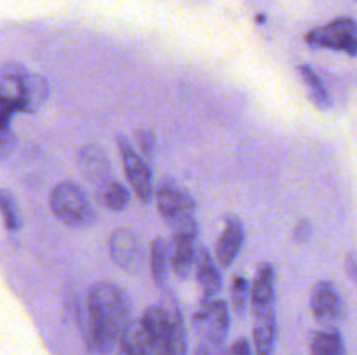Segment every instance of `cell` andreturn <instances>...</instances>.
<instances>
[{"label":"cell","instance_id":"cell-22","mask_svg":"<svg viewBox=\"0 0 357 355\" xmlns=\"http://www.w3.org/2000/svg\"><path fill=\"white\" fill-rule=\"evenodd\" d=\"M100 195L101 200L105 202V205L115 212L124 211L129 205V200H131V194H129L128 188L115 180H112L110 183L100 191Z\"/></svg>","mask_w":357,"mask_h":355},{"label":"cell","instance_id":"cell-15","mask_svg":"<svg viewBox=\"0 0 357 355\" xmlns=\"http://www.w3.org/2000/svg\"><path fill=\"white\" fill-rule=\"evenodd\" d=\"M246 239V228L236 214H227L223 219V230L216 242V260L223 268L232 267L239 256Z\"/></svg>","mask_w":357,"mask_h":355},{"label":"cell","instance_id":"cell-9","mask_svg":"<svg viewBox=\"0 0 357 355\" xmlns=\"http://www.w3.org/2000/svg\"><path fill=\"white\" fill-rule=\"evenodd\" d=\"M310 310L321 326L337 327L345 319V303L331 281H317L310 291Z\"/></svg>","mask_w":357,"mask_h":355},{"label":"cell","instance_id":"cell-8","mask_svg":"<svg viewBox=\"0 0 357 355\" xmlns=\"http://www.w3.org/2000/svg\"><path fill=\"white\" fill-rule=\"evenodd\" d=\"M117 146L119 152L122 157V166H124L126 178H128L129 184L135 190L136 197L139 198V202L143 204H149L152 200L153 195V187H152V169H150L149 164L138 155V152L135 150L132 143L129 141L126 136L119 134L117 136Z\"/></svg>","mask_w":357,"mask_h":355},{"label":"cell","instance_id":"cell-1","mask_svg":"<svg viewBox=\"0 0 357 355\" xmlns=\"http://www.w3.org/2000/svg\"><path fill=\"white\" fill-rule=\"evenodd\" d=\"M132 322V305L128 292L112 282L91 285L79 313L86 348L94 355H105L119 343Z\"/></svg>","mask_w":357,"mask_h":355},{"label":"cell","instance_id":"cell-13","mask_svg":"<svg viewBox=\"0 0 357 355\" xmlns=\"http://www.w3.org/2000/svg\"><path fill=\"white\" fill-rule=\"evenodd\" d=\"M77 162H79L77 166H79L82 176L100 191L114 180L110 160L100 145L82 146L79 157H77Z\"/></svg>","mask_w":357,"mask_h":355},{"label":"cell","instance_id":"cell-21","mask_svg":"<svg viewBox=\"0 0 357 355\" xmlns=\"http://www.w3.org/2000/svg\"><path fill=\"white\" fill-rule=\"evenodd\" d=\"M250 292L251 284L243 275H236L230 285V301H232V310L239 319H243L250 306Z\"/></svg>","mask_w":357,"mask_h":355},{"label":"cell","instance_id":"cell-11","mask_svg":"<svg viewBox=\"0 0 357 355\" xmlns=\"http://www.w3.org/2000/svg\"><path fill=\"white\" fill-rule=\"evenodd\" d=\"M197 221L173 230V240H171L169 247V267L173 268L174 275L181 281H185L194 268L195 253H197Z\"/></svg>","mask_w":357,"mask_h":355},{"label":"cell","instance_id":"cell-27","mask_svg":"<svg viewBox=\"0 0 357 355\" xmlns=\"http://www.w3.org/2000/svg\"><path fill=\"white\" fill-rule=\"evenodd\" d=\"M345 268H347V274H349V277H351V281L356 282V277H357V261H356L354 253H349L347 254Z\"/></svg>","mask_w":357,"mask_h":355},{"label":"cell","instance_id":"cell-19","mask_svg":"<svg viewBox=\"0 0 357 355\" xmlns=\"http://www.w3.org/2000/svg\"><path fill=\"white\" fill-rule=\"evenodd\" d=\"M0 214H2L6 230L17 233L23 228V216H21L20 207H17L16 198L6 188H0Z\"/></svg>","mask_w":357,"mask_h":355},{"label":"cell","instance_id":"cell-4","mask_svg":"<svg viewBox=\"0 0 357 355\" xmlns=\"http://www.w3.org/2000/svg\"><path fill=\"white\" fill-rule=\"evenodd\" d=\"M47 97L49 84L42 75L14 61L0 66V100L9 104L14 113H35Z\"/></svg>","mask_w":357,"mask_h":355},{"label":"cell","instance_id":"cell-6","mask_svg":"<svg viewBox=\"0 0 357 355\" xmlns=\"http://www.w3.org/2000/svg\"><path fill=\"white\" fill-rule=\"evenodd\" d=\"M157 211L171 230L197 221V207L190 191L178 181L167 178L155 191Z\"/></svg>","mask_w":357,"mask_h":355},{"label":"cell","instance_id":"cell-26","mask_svg":"<svg viewBox=\"0 0 357 355\" xmlns=\"http://www.w3.org/2000/svg\"><path fill=\"white\" fill-rule=\"evenodd\" d=\"M227 355H253V350H251V345L246 338H239L230 345Z\"/></svg>","mask_w":357,"mask_h":355},{"label":"cell","instance_id":"cell-16","mask_svg":"<svg viewBox=\"0 0 357 355\" xmlns=\"http://www.w3.org/2000/svg\"><path fill=\"white\" fill-rule=\"evenodd\" d=\"M300 79H302L303 86H305L307 93H309L310 101L316 104L319 110H331L333 108V100H331L330 90L326 89V86L323 84L321 77L317 75L316 70L310 68L309 65H300L296 68Z\"/></svg>","mask_w":357,"mask_h":355},{"label":"cell","instance_id":"cell-23","mask_svg":"<svg viewBox=\"0 0 357 355\" xmlns=\"http://www.w3.org/2000/svg\"><path fill=\"white\" fill-rule=\"evenodd\" d=\"M136 145H138L139 153L138 155L145 160L149 166H152L153 159H155V136H153L152 131H146V129H142V131L136 132Z\"/></svg>","mask_w":357,"mask_h":355},{"label":"cell","instance_id":"cell-12","mask_svg":"<svg viewBox=\"0 0 357 355\" xmlns=\"http://www.w3.org/2000/svg\"><path fill=\"white\" fill-rule=\"evenodd\" d=\"M110 258L119 268L128 274H139L145 261V251H143L142 239L138 233L129 228L115 230L108 240Z\"/></svg>","mask_w":357,"mask_h":355},{"label":"cell","instance_id":"cell-24","mask_svg":"<svg viewBox=\"0 0 357 355\" xmlns=\"http://www.w3.org/2000/svg\"><path fill=\"white\" fill-rule=\"evenodd\" d=\"M227 341L220 340H199L194 355H227Z\"/></svg>","mask_w":357,"mask_h":355},{"label":"cell","instance_id":"cell-25","mask_svg":"<svg viewBox=\"0 0 357 355\" xmlns=\"http://www.w3.org/2000/svg\"><path fill=\"white\" fill-rule=\"evenodd\" d=\"M312 233H314L312 223H310L309 219H300V221L296 223L295 230H293V240H295L298 246H303V244L309 242Z\"/></svg>","mask_w":357,"mask_h":355},{"label":"cell","instance_id":"cell-20","mask_svg":"<svg viewBox=\"0 0 357 355\" xmlns=\"http://www.w3.org/2000/svg\"><path fill=\"white\" fill-rule=\"evenodd\" d=\"M13 108L0 100V160L9 159L14 150V143H16L13 131Z\"/></svg>","mask_w":357,"mask_h":355},{"label":"cell","instance_id":"cell-2","mask_svg":"<svg viewBox=\"0 0 357 355\" xmlns=\"http://www.w3.org/2000/svg\"><path fill=\"white\" fill-rule=\"evenodd\" d=\"M122 355H187L188 341L180 306L152 305L132 319L119 338Z\"/></svg>","mask_w":357,"mask_h":355},{"label":"cell","instance_id":"cell-14","mask_svg":"<svg viewBox=\"0 0 357 355\" xmlns=\"http://www.w3.org/2000/svg\"><path fill=\"white\" fill-rule=\"evenodd\" d=\"M194 267L195 281H197L199 292H201L199 303L215 301L218 292L222 291V275H220L218 265L206 247H197Z\"/></svg>","mask_w":357,"mask_h":355},{"label":"cell","instance_id":"cell-17","mask_svg":"<svg viewBox=\"0 0 357 355\" xmlns=\"http://www.w3.org/2000/svg\"><path fill=\"white\" fill-rule=\"evenodd\" d=\"M310 354L312 355H347L345 340L337 327H326L317 331L310 338Z\"/></svg>","mask_w":357,"mask_h":355},{"label":"cell","instance_id":"cell-3","mask_svg":"<svg viewBox=\"0 0 357 355\" xmlns=\"http://www.w3.org/2000/svg\"><path fill=\"white\" fill-rule=\"evenodd\" d=\"M253 317L255 355H274L278 341L275 315V270L271 263L258 267L250 292Z\"/></svg>","mask_w":357,"mask_h":355},{"label":"cell","instance_id":"cell-5","mask_svg":"<svg viewBox=\"0 0 357 355\" xmlns=\"http://www.w3.org/2000/svg\"><path fill=\"white\" fill-rule=\"evenodd\" d=\"M49 205L52 214L70 228L84 230L96 223V211L86 191L75 181H61L56 184L49 195Z\"/></svg>","mask_w":357,"mask_h":355},{"label":"cell","instance_id":"cell-10","mask_svg":"<svg viewBox=\"0 0 357 355\" xmlns=\"http://www.w3.org/2000/svg\"><path fill=\"white\" fill-rule=\"evenodd\" d=\"M194 331L199 340L227 341L230 331V310L222 299L211 303H199L194 313Z\"/></svg>","mask_w":357,"mask_h":355},{"label":"cell","instance_id":"cell-18","mask_svg":"<svg viewBox=\"0 0 357 355\" xmlns=\"http://www.w3.org/2000/svg\"><path fill=\"white\" fill-rule=\"evenodd\" d=\"M167 270H169V246L162 237H155L150 246V274L160 289L167 285Z\"/></svg>","mask_w":357,"mask_h":355},{"label":"cell","instance_id":"cell-7","mask_svg":"<svg viewBox=\"0 0 357 355\" xmlns=\"http://www.w3.org/2000/svg\"><path fill=\"white\" fill-rule=\"evenodd\" d=\"M305 44L314 49H331L345 52L351 58L357 54V28L352 17H338L323 26L312 28L305 35Z\"/></svg>","mask_w":357,"mask_h":355}]
</instances>
